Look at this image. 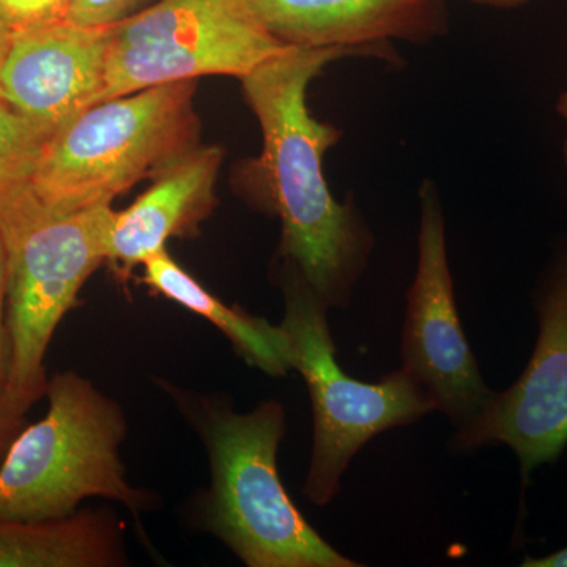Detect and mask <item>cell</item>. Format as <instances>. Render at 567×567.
Wrapping results in <instances>:
<instances>
[{
    "instance_id": "6da1fadb",
    "label": "cell",
    "mask_w": 567,
    "mask_h": 567,
    "mask_svg": "<svg viewBox=\"0 0 567 567\" xmlns=\"http://www.w3.org/2000/svg\"><path fill=\"white\" fill-rule=\"evenodd\" d=\"M365 58L347 48L289 47L241 81L262 132V152L244 167L249 199L282 224L279 257L330 308H346L369 267L375 237L354 197L339 203L323 173L342 130L319 121L308 89L331 63Z\"/></svg>"
},
{
    "instance_id": "7a4b0ae2",
    "label": "cell",
    "mask_w": 567,
    "mask_h": 567,
    "mask_svg": "<svg viewBox=\"0 0 567 567\" xmlns=\"http://www.w3.org/2000/svg\"><path fill=\"white\" fill-rule=\"evenodd\" d=\"M111 204L52 210L31 183L0 205L7 251V377L2 399L20 421L47 393L44 357L55 328L76 305L93 271L107 260Z\"/></svg>"
},
{
    "instance_id": "3957f363",
    "label": "cell",
    "mask_w": 567,
    "mask_h": 567,
    "mask_svg": "<svg viewBox=\"0 0 567 567\" xmlns=\"http://www.w3.org/2000/svg\"><path fill=\"white\" fill-rule=\"evenodd\" d=\"M196 81L171 82L93 104L44 145L32 192L52 210L112 204L199 147Z\"/></svg>"
},
{
    "instance_id": "277c9868",
    "label": "cell",
    "mask_w": 567,
    "mask_h": 567,
    "mask_svg": "<svg viewBox=\"0 0 567 567\" xmlns=\"http://www.w3.org/2000/svg\"><path fill=\"white\" fill-rule=\"evenodd\" d=\"M47 416L11 442L0 464V518L52 520L82 499L104 496L133 513L148 496L130 486L118 456L126 423L121 406L74 372L47 385Z\"/></svg>"
},
{
    "instance_id": "5b68a950",
    "label": "cell",
    "mask_w": 567,
    "mask_h": 567,
    "mask_svg": "<svg viewBox=\"0 0 567 567\" xmlns=\"http://www.w3.org/2000/svg\"><path fill=\"white\" fill-rule=\"evenodd\" d=\"M286 415L276 401L218 410L205 424L212 486L205 524L249 567H357L309 525L279 476Z\"/></svg>"
},
{
    "instance_id": "8992f818",
    "label": "cell",
    "mask_w": 567,
    "mask_h": 567,
    "mask_svg": "<svg viewBox=\"0 0 567 567\" xmlns=\"http://www.w3.org/2000/svg\"><path fill=\"white\" fill-rule=\"evenodd\" d=\"M286 316L281 323L300 372L311 393L315 442L305 495L324 506L341 488L350 461L374 436L416 423L435 404L404 368L364 383L347 374L336 360L328 327V306L293 265L282 262Z\"/></svg>"
},
{
    "instance_id": "52a82bcc",
    "label": "cell",
    "mask_w": 567,
    "mask_h": 567,
    "mask_svg": "<svg viewBox=\"0 0 567 567\" xmlns=\"http://www.w3.org/2000/svg\"><path fill=\"white\" fill-rule=\"evenodd\" d=\"M287 48L249 0H158L111 25L96 103L204 76L244 80Z\"/></svg>"
},
{
    "instance_id": "ba28073f",
    "label": "cell",
    "mask_w": 567,
    "mask_h": 567,
    "mask_svg": "<svg viewBox=\"0 0 567 567\" xmlns=\"http://www.w3.org/2000/svg\"><path fill=\"white\" fill-rule=\"evenodd\" d=\"M402 368L456 431L472 423L494 394L481 375L458 319L447 262L445 213L432 181H424L420 188L417 264L406 292Z\"/></svg>"
},
{
    "instance_id": "9c48e42d",
    "label": "cell",
    "mask_w": 567,
    "mask_h": 567,
    "mask_svg": "<svg viewBox=\"0 0 567 567\" xmlns=\"http://www.w3.org/2000/svg\"><path fill=\"white\" fill-rule=\"evenodd\" d=\"M535 309L539 334L527 368L453 436L456 451L509 446L524 477L557 462L567 446V244L537 286Z\"/></svg>"
},
{
    "instance_id": "30bf717a",
    "label": "cell",
    "mask_w": 567,
    "mask_h": 567,
    "mask_svg": "<svg viewBox=\"0 0 567 567\" xmlns=\"http://www.w3.org/2000/svg\"><path fill=\"white\" fill-rule=\"evenodd\" d=\"M110 28L63 21L13 33L0 70V102L52 136L96 103Z\"/></svg>"
},
{
    "instance_id": "8fae6325",
    "label": "cell",
    "mask_w": 567,
    "mask_h": 567,
    "mask_svg": "<svg viewBox=\"0 0 567 567\" xmlns=\"http://www.w3.org/2000/svg\"><path fill=\"white\" fill-rule=\"evenodd\" d=\"M268 32L303 50L347 48L394 62L393 41L427 44L450 29L446 0H249Z\"/></svg>"
},
{
    "instance_id": "7c38bea8",
    "label": "cell",
    "mask_w": 567,
    "mask_h": 567,
    "mask_svg": "<svg viewBox=\"0 0 567 567\" xmlns=\"http://www.w3.org/2000/svg\"><path fill=\"white\" fill-rule=\"evenodd\" d=\"M224 152L216 145L194 148L141 194L115 212L107 235V260L128 278L133 268L166 249L173 237L192 234L216 204L215 186Z\"/></svg>"
},
{
    "instance_id": "4fadbf2b",
    "label": "cell",
    "mask_w": 567,
    "mask_h": 567,
    "mask_svg": "<svg viewBox=\"0 0 567 567\" xmlns=\"http://www.w3.org/2000/svg\"><path fill=\"white\" fill-rule=\"evenodd\" d=\"M144 278L156 293L205 317L230 339L237 352L265 374L281 377L293 371V354L281 324H271L244 309L224 305L215 295L183 270L166 249L153 254L144 264Z\"/></svg>"
},
{
    "instance_id": "5bb4252c",
    "label": "cell",
    "mask_w": 567,
    "mask_h": 567,
    "mask_svg": "<svg viewBox=\"0 0 567 567\" xmlns=\"http://www.w3.org/2000/svg\"><path fill=\"white\" fill-rule=\"evenodd\" d=\"M118 561L117 533L100 514L52 520L0 518V567H103Z\"/></svg>"
},
{
    "instance_id": "9a60e30c",
    "label": "cell",
    "mask_w": 567,
    "mask_h": 567,
    "mask_svg": "<svg viewBox=\"0 0 567 567\" xmlns=\"http://www.w3.org/2000/svg\"><path fill=\"white\" fill-rule=\"evenodd\" d=\"M50 137L0 102V205L31 183Z\"/></svg>"
},
{
    "instance_id": "2e32d148",
    "label": "cell",
    "mask_w": 567,
    "mask_h": 567,
    "mask_svg": "<svg viewBox=\"0 0 567 567\" xmlns=\"http://www.w3.org/2000/svg\"><path fill=\"white\" fill-rule=\"evenodd\" d=\"M71 0H0V28L13 35L66 21Z\"/></svg>"
},
{
    "instance_id": "e0dca14e",
    "label": "cell",
    "mask_w": 567,
    "mask_h": 567,
    "mask_svg": "<svg viewBox=\"0 0 567 567\" xmlns=\"http://www.w3.org/2000/svg\"><path fill=\"white\" fill-rule=\"evenodd\" d=\"M158 0H71L66 21L85 28H110Z\"/></svg>"
},
{
    "instance_id": "ac0fdd59",
    "label": "cell",
    "mask_w": 567,
    "mask_h": 567,
    "mask_svg": "<svg viewBox=\"0 0 567 567\" xmlns=\"http://www.w3.org/2000/svg\"><path fill=\"white\" fill-rule=\"evenodd\" d=\"M6 303H7V251L0 234V394L6 385L7 377V331H6Z\"/></svg>"
},
{
    "instance_id": "d6986e66",
    "label": "cell",
    "mask_w": 567,
    "mask_h": 567,
    "mask_svg": "<svg viewBox=\"0 0 567 567\" xmlns=\"http://www.w3.org/2000/svg\"><path fill=\"white\" fill-rule=\"evenodd\" d=\"M524 567H567V547L561 548L555 554L547 555V557L532 558L527 557L522 563Z\"/></svg>"
},
{
    "instance_id": "ffe728a7",
    "label": "cell",
    "mask_w": 567,
    "mask_h": 567,
    "mask_svg": "<svg viewBox=\"0 0 567 567\" xmlns=\"http://www.w3.org/2000/svg\"><path fill=\"white\" fill-rule=\"evenodd\" d=\"M465 2L476 3V6L491 7L498 10H514L527 6L532 0H465Z\"/></svg>"
},
{
    "instance_id": "44dd1931",
    "label": "cell",
    "mask_w": 567,
    "mask_h": 567,
    "mask_svg": "<svg viewBox=\"0 0 567 567\" xmlns=\"http://www.w3.org/2000/svg\"><path fill=\"white\" fill-rule=\"evenodd\" d=\"M18 424L17 420L10 416L7 412L6 404H3L2 394H0V450H2L3 442H6L7 435L10 434L11 427Z\"/></svg>"
},
{
    "instance_id": "7402d4cb",
    "label": "cell",
    "mask_w": 567,
    "mask_h": 567,
    "mask_svg": "<svg viewBox=\"0 0 567 567\" xmlns=\"http://www.w3.org/2000/svg\"><path fill=\"white\" fill-rule=\"evenodd\" d=\"M555 110H557V114L563 122H565L566 136L565 142H563V159H565V167L567 173V89L559 93L557 104H555Z\"/></svg>"
},
{
    "instance_id": "603a6c76",
    "label": "cell",
    "mask_w": 567,
    "mask_h": 567,
    "mask_svg": "<svg viewBox=\"0 0 567 567\" xmlns=\"http://www.w3.org/2000/svg\"><path fill=\"white\" fill-rule=\"evenodd\" d=\"M11 35L9 32L0 28V70H2L3 61H6L7 51H9Z\"/></svg>"
}]
</instances>
